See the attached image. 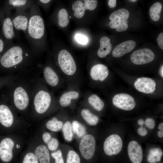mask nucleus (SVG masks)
<instances>
[{
    "label": "nucleus",
    "mask_w": 163,
    "mask_h": 163,
    "mask_svg": "<svg viewBox=\"0 0 163 163\" xmlns=\"http://www.w3.org/2000/svg\"><path fill=\"white\" fill-rule=\"evenodd\" d=\"M35 72L16 75L8 85V103L19 116L28 121Z\"/></svg>",
    "instance_id": "f257e3e1"
},
{
    "label": "nucleus",
    "mask_w": 163,
    "mask_h": 163,
    "mask_svg": "<svg viewBox=\"0 0 163 163\" xmlns=\"http://www.w3.org/2000/svg\"><path fill=\"white\" fill-rule=\"evenodd\" d=\"M57 97L46 85L39 72H35L28 121L40 122L58 105Z\"/></svg>",
    "instance_id": "f03ea898"
},
{
    "label": "nucleus",
    "mask_w": 163,
    "mask_h": 163,
    "mask_svg": "<svg viewBox=\"0 0 163 163\" xmlns=\"http://www.w3.org/2000/svg\"><path fill=\"white\" fill-rule=\"evenodd\" d=\"M30 124L8 103H0V134L26 133Z\"/></svg>",
    "instance_id": "7ed1b4c3"
},
{
    "label": "nucleus",
    "mask_w": 163,
    "mask_h": 163,
    "mask_svg": "<svg viewBox=\"0 0 163 163\" xmlns=\"http://www.w3.org/2000/svg\"><path fill=\"white\" fill-rule=\"evenodd\" d=\"M26 133L0 134V162L13 163L22 151L28 139Z\"/></svg>",
    "instance_id": "20e7f679"
},
{
    "label": "nucleus",
    "mask_w": 163,
    "mask_h": 163,
    "mask_svg": "<svg viewBox=\"0 0 163 163\" xmlns=\"http://www.w3.org/2000/svg\"><path fill=\"white\" fill-rule=\"evenodd\" d=\"M22 50L14 46L7 51L2 56L0 63L4 68L9 69V75L21 74L19 65L23 62Z\"/></svg>",
    "instance_id": "39448f33"
},
{
    "label": "nucleus",
    "mask_w": 163,
    "mask_h": 163,
    "mask_svg": "<svg viewBox=\"0 0 163 163\" xmlns=\"http://www.w3.org/2000/svg\"><path fill=\"white\" fill-rule=\"evenodd\" d=\"M57 61L61 73L64 79H74L77 74V66L75 60L71 54L67 50H63L59 53Z\"/></svg>",
    "instance_id": "423d86ee"
},
{
    "label": "nucleus",
    "mask_w": 163,
    "mask_h": 163,
    "mask_svg": "<svg viewBox=\"0 0 163 163\" xmlns=\"http://www.w3.org/2000/svg\"><path fill=\"white\" fill-rule=\"evenodd\" d=\"M48 87L54 94L62 88L64 79L58 71L50 66H46L38 72Z\"/></svg>",
    "instance_id": "0eeeda50"
},
{
    "label": "nucleus",
    "mask_w": 163,
    "mask_h": 163,
    "mask_svg": "<svg viewBox=\"0 0 163 163\" xmlns=\"http://www.w3.org/2000/svg\"><path fill=\"white\" fill-rule=\"evenodd\" d=\"M39 163H51V155L46 145L35 133L28 140Z\"/></svg>",
    "instance_id": "6e6552de"
},
{
    "label": "nucleus",
    "mask_w": 163,
    "mask_h": 163,
    "mask_svg": "<svg viewBox=\"0 0 163 163\" xmlns=\"http://www.w3.org/2000/svg\"><path fill=\"white\" fill-rule=\"evenodd\" d=\"M123 145L120 137L117 134H112L107 137L104 142V151L108 156L116 155L121 152Z\"/></svg>",
    "instance_id": "1a4fd4ad"
},
{
    "label": "nucleus",
    "mask_w": 163,
    "mask_h": 163,
    "mask_svg": "<svg viewBox=\"0 0 163 163\" xmlns=\"http://www.w3.org/2000/svg\"><path fill=\"white\" fill-rule=\"evenodd\" d=\"M96 141L94 136L88 134L85 135L79 145L81 154L85 159H90L94 156L95 150Z\"/></svg>",
    "instance_id": "9d476101"
},
{
    "label": "nucleus",
    "mask_w": 163,
    "mask_h": 163,
    "mask_svg": "<svg viewBox=\"0 0 163 163\" xmlns=\"http://www.w3.org/2000/svg\"><path fill=\"white\" fill-rule=\"evenodd\" d=\"M81 96V92L78 88L72 87L57 97L58 104L62 107H67L80 99Z\"/></svg>",
    "instance_id": "9b49d317"
},
{
    "label": "nucleus",
    "mask_w": 163,
    "mask_h": 163,
    "mask_svg": "<svg viewBox=\"0 0 163 163\" xmlns=\"http://www.w3.org/2000/svg\"><path fill=\"white\" fill-rule=\"evenodd\" d=\"M44 25L42 18L39 15H34L29 20L28 31L31 37L35 39L41 38L44 32Z\"/></svg>",
    "instance_id": "f8f14e48"
},
{
    "label": "nucleus",
    "mask_w": 163,
    "mask_h": 163,
    "mask_svg": "<svg viewBox=\"0 0 163 163\" xmlns=\"http://www.w3.org/2000/svg\"><path fill=\"white\" fill-rule=\"evenodd\" d=\"M155 57V54L152 50L148 48H144L133 52L131 55L130 59L134 64L141 65L151 62Z\"/></svg>",
    "instance_id": "ddd939ff"
},
{
    "label": "nucleus",
    "mask_w": 163,
    "mask_h": 163,
    "mask_svg": "<svg viewBox=\"0 0 163 163\" xmlns=\"http://www.w3.org/2000/svg\"><path fill=\"white\" fill-rule=\"evenodd\" d=\"M112 102L117 107L125 110H131L136 105L133 98L126 93H120L115 95L113 98Z\"/></svg>",
    "instance_id": "4468645a"
},
{
    "label": "nucleus",
    "mask_w": 163,
    "mask_h": 163,
    "mask_svg": "<svg viewBox=\"0 0 163 163\" xmlns=\"http://www.w3.org/2000/svg\"><path fill=\"white\" fill-rule=\"evenodd\" d=\"M127 152L131 163H142L143 156L142 148L136 141L133 140L129 143Z\"/></svg>",
    "instance_id": "2eb2a0df"
},
{
    "label": "nucleus",
    "mask_w": 163,
    "mask_h": 163,
    "mask_svg": "<svg viewBox=\"0 0 163 163\" xmlns=\"http://www.w3.org/2000/svg\"><path fill=\"white\" fill-rule=\"evenodd\" d=\"M88 74L89 77L91 80L103 82L107 77L109 70L105 65L102 64H97L91 67Z\"/></svg>",
    "instance_id": "dca6fc26"
},
{
    "label": "nucleus",
    "mask_w": 163,
    "mask_h": 163,
    "mask_svg": "<svg viewBox=\"0 0 163 163\" xmlns=\"http://www.w3.org/2000/svg\"><path fill=\"white\" fill-rule=\"evenodd\" d=\"M156 85L154 80L146 77L139 78L134 83V86L138 91L145 94H149L154 92L155 89Z\"/></svg>",
    "instance_id": "f3484780"
},
{
    "label": "nucleus",
    "mask_w": 163,
    "mask_h": 163,
    "mask_svg": "<svg viewBox=\"0 0 163 163\" xmlns=\"http://www.w3.org/2000/svg\"><path fill=\"white\" fill-rule=\"evenodd\" d=\"M136 46V42L132 40L122 42L113 49L112 55L115 57H121L132 51L135 48Z\"/></svg>",
    "instance_id": "a211bd4d"
},
{
    "label": "nucleus",
    "mask_w": 163,
    "mask_h": 163,
    "mask_svg": "<svg viewBox=\"0 0 163 163\" xmlns=\"http://www.w3.org/2000/svg\"><path fill=\"white\" fill-rule=\"evenodd\" d=\"M18 163H39L32 148L27 143L26 149L20 154Z\"/></svg>",
    "instance_id": "6ab92c4d"
},
{
    "label": "nucleus",
    "mask_w": 163,
    "mask_h": 163,
    "mask_svg": "<svg viewBox=\"0 0 163 163\" xmlns=\"http://www.w3.org/2000/svg\"><path fill=\"white\" fill-rule=\"evenodd\" d=\"M100 46L98 49L97 54L101 58L106 57L110 52L112 45L110 39L108 37L103 36L100 40Z\"/></svg>",
    "instance_id": "aec40b11"
},
{
    "label": "nucleus",
    "mask_w": 163,
    "mask_h": 163,
    "mask_svg": "<svg viewBox=\"0 0 163 163\" xmlns=\"http://www.w3.org/2000/svg\"><path fill=\"white\" fill-rule=\"evenodd\" d=\"M63 124V122L55 116L47 120L42 126L51 132H57L62 129Z\"/></svg>",
    "instance_id": "412c9836"
},
{
    "label": "nucleus",
    "mask_w": 163,
    "mask_h": 163,
    "mask_svg": "<svg viewBox=\"0 0 163 163\" xmlns=\"http://www.w3.org/2000/svg\"><path fill=\"white\" fill-rule=\"evenodd\" d=\"M85 99L88 103L98 111H101L104 107L103 101L97 95L94 94H87Z\"/></svg>",
    "instance_id": "4be33fe9"
},
{
    "label": "nucleus",
    "mask_w": 163,
    "mask_h": 163,
    "mask_svg": "<svg viewBox=\"0 0 163 163\" xmlns=\"http://www.w3.org/2000/svg\"><path fill=\"white\" fill-rule=\"evenodd\" d=\"M81 114L83 119L89 124L94 126L98 122L99 118L88 109L84 108L81 111Z\"/></svg>",
    "instance_id": "5701e85b"
},
{
    "label": "nucleus",
    "mask_w": 163,
    "mask_h": 163,
    "mask_svg": "<svg viewBox=\"0 0 163 163\" xmlns=\"http://www.w3.org/2000/svg\"><path fill=\"white\" fill-rule=\"evenodd\" d=\"M163 152L161 148H152L149 151L147 161L150 163H156L160 161Z\"/></svg>",
    "instance_id": "b1692460"
},
{
    "label": "nucleus",
    "mask_w": 163,
    "mask_h": 163,
    "mask_svg": "<svg viewBox=\"0 0 163 163\" xmlns=\"http://www.w3.org/2000/svg\"><path fill=\"white\" fill-rule=\"evenodd\" d=\"M162 6L159 2L154 3L149 9V14L151 19L155 21H158L160 16Z\"/></svg>",
    "instance_id": "393cba45"
},
{
    "label": "nucleus",
    "mask_w": 163,
    "mask_h": 163,
    "mask_svg": "<svg viewBox=\"0 0 163 163\" xmlns=\"http://www.w3.org/2000/svg\"><path fill=\"white\" fill-rule=\"evenodd\" d=\"M3 30L4 36L7 39H11L13 37L14 33L13 24L10 18H7L4 20Z\"/></svg>",
    "instance_id": "a878e982"
},
{
    "label": "nucleus",
    "mask_w": 163,
    "mask_h": 163,
    "mask_svg": "<svg viewBox=\"0 0 163 163\" xmlns=\"http://www.w3.org/2000/svg\"><path fill=\"white\" fill-rule=\"evenodd\" d=\"M72 9L74 11V14L77 18H80L84 15L85 9L84 3L77 0L75 2L72 6Z\"/></svg>",
    "instance_id": "bb28decb"
},
{
    "label": "nucleus",
    "mask_w": 163,
    "mask_h": 163,
    "mask_svg": "<svg viewBox=\"0 0 163 163\" xmlns=\"http://www.w3.org/2000/svg\"><path fill=\"white\" fill-rule=\"evenodd\" d=\"M13 24L15 27L18 30H26L27 25V18L25 16L19 15L13 19Z\"/></svg>",
    "instance_id": "cd10ccee"
},
{
    "label": "nucleus",
    "mask_w": 163,
    "mask_h": 163,
    "mask_svg": "<svg viewBox=\"0 0 163 163\" xmlns=\"http://www.w3.org/2000/svg\"><path fill=\"white\" fill-rule=\"evenodd\" d=\"M62 129L65 139L67 141H71L73 136L71 122L69 121H66L63 124Z\"/></svg>",
    "instance_id": "c85d7f7f"
},
{
    "label": "nucleus",
    "mask_w": 163,
    "mask_h": 163,
    "mask_svg": "<svg viewBox=\"0 0 163 163\" xmlns=\"http://www.w3.org/2000/svg\"><path fill=\"white\" fill-rule=\"evenodd\" d=\"M58 24L61 27H65L67 26L69 22L68 14L65 8L61 9L58 14Z\"/></svg>",
    "instance_id": "c756f323"
},
{
    "label": "nucleus",
    "mask_w": 163,
    "mask_h": 163,
    "mask_svg": "<svg viewBox=\"0 0 163 163\" xmlns=\"http://www.w3.org/2000/svg\"><path fill=\"white\" fill-rule=\"evenodd\" d=\"M129 16V12L125 8H121L117 10L112 13L109 16V19L111 20L114 18H119L127 20Z\"/></svg>",
    "instance_id": "7c9ffc66"
},
{
    "label": "nucleus",
    "mask_w": 163,
    "mask_h": 163,
    "mask_svg": "<svg viewBox=\"0 0 163 163\" xmlns=\"http://www.w3.org/2000/svg\"><path fill=\"white\" fill-rule=\"evenodd\" d=\"M66 163H80V159L78 154L75 151H69L67 157Z\"/></svg>",
    "instance_id": "2f4dec72"
},
{
    "label": "nucleus",
    "mask_w": 163,
    "mask_h": 163,
    "mask_svg": "<svg viewBox=\"0 0 163 163\" xmlns=\"http://www.w3.org/2000/svg\"><path fill=\"white\" fill-rule=\"evenodd\" d=\"M50 155L54 159V163H64L62 152L60 150L58 149L52 152Z\"/></svg>",
    "instance_id": "473e14b6"
},
{
    "label": "nucleus",
    "mask_w": 163,
    "mask_h": 163,
    "mask_svg": "<svg viewBox=\"0 0 163 163\" xmlns=\"http://www.w3.org/2000/svg\"><path fill=\"white\" fill-rule=\"evenodd\" d=\"M59 145V142L58 139L53 137L49 143L46 145L49 151L54 152L57 150Z\"/></svg>",
    "instance_id": "72a5a7b5"
},
{
    "label": "nucleus",
    "mask_w": 163,
    "mask_h": 163,
    "mask_svg": "<svg viewBox=\"0 0 163 163\" xmlns=\"http://www.w3.org/2000/svg\"><path fill=\"white\" fill-rule=\"evenodd\" d=\"M85 10L92 11L97 7L98 2L96 0H85L84 3Z\"/></svg>",
    "instance_id": "f704fd0d"
},
{
    "label": "nucleus",
    "mask_w": 163,
    "mask_h": 163,
    "mask_svg": "<svg viewBox=\"0 0 163 163\" xmlns=\"http://www.w3.org/2000/svg\"><path fill=\"white\" fill-rule=\"evenodd\" d=\"M75 38L76 41L81 44H85L88 42V39L86 36L79 34L75 35Z\"/></svg>",
    "instance_id": "c9c22d12"
},
{
    "label": "nucleus",
    "mask_w": 163,
    "mask_h": 163,
    "mask_svg": "<svg viewBox=\"0 0 163 163\" xmlns=\"http://www.w3.org/2000/svg\"><path fill=\"white\" fill-rule=\"evenodd\" d=\"M86 133V129L82 124L79 122L78 127L76 134L79 137H83Z\"/></svg>",
    "instance_id": "e433bc0d"
},
{
    "label": "nucleus",
    "mask_w": 163,
    "mask_h": 163,
    "mask_svg": "<svg viewBox=\"0 0 163 163\" xmlns=\"http://www.w3.org/2000/svg\"><path fill=\"white\" fill-rule=\"evenodd\" d=\"M145 123L146 126L150 129H152L155 127V121L152 118H147L145 120Z\"/></svg>",
    "instance_id": "4c0bfd02"
},
{
    "label": "nucleus",
    "mask_w": 163,
    "mask_h": 163,
    "mask_svg": "<svg viewBox=\"0 0 163 163\" xmlns=\"http://www.w3.org/2000/svg\"><path fill=\"white\" fill-rule=\"evenodd\" d=\"M26 0H9V3L14 6L23 5L25 4Z\"/></svg>",
    "instance_id": "58836bf2"
},
{
    "label": "nucleus",
    "mask_w": 163,
    "mask_h": 163,
    "mask_svg": "<svg viewBox=\"0 0 163 163\" xmlns=\"http://www.w3.org/2000/svg\"><path fill=\"white\" fill-rule=\"evenodd\" d=\"M128 28V25L127 23L120 24L116 28V30L117 32H122L126 30Z\"/></svg>",
    "instance_id": "ea45409f"
},
{
    "label": "nucleus",
    "mask_w": 163,
    "mask_h": 163,
    "mask_svg": "<svg viewBox=\"0 0 163 163\" xmlns=\"http://www.w3.org/2000/svg\"><path fill=\"white\" fill-rule=\"evenodd\" d=\"M157 42L159 47L163 49V33H161L158 35L157 38Z\"/></svg>",
    "instance_id": "a19ab883"
},
{
    "label": "nucleus",
    "mask_w": 163,
    "mask_h": 163,
    "mask_svg": "<svg viewBox=\"0 0 163 163\" xmlns=\"http://www.w3.org/2000/svg\"><path fill=\"white\" fill-rule=\"evenodd\" d=\"M79 122L76 120H74L72 123V128L73 133L76 134L78 127Z\"/></svg>",
    "instance_id": "79ce46f5"
},
{
    "label": "nucleus",
    "mask_w": 163,
    "mask_h": 163,
    "mask_svg": "<svg viewBox=\"0 0 163 163\" xmlns=\"http://www.w3.org/2000/svg\"><path fill=\"white\" fill-rule=\"evenodd\" d=\"M138 134L141 136H144L147 133V131L145 128L141 126L137 130Z\"/></svg>",
    "instance_id": "37998d69"
},
{
    "label": "nucleus",
    "mask_w": 163,
    "mask_h": 163,
    "mask_svg": "<svg viewBox=\"0 0 163 163\" xmlns=\"http://www.w3.org/2000/svg\"><path fill=\"white\" fill-rule=\"evenodd\" d=\"M116 0H109L108 2V5L110 8H113L116 6Z\"/></svg>",
    "instance_id": "c03bdc74"
},
{
    "label": "nucleus",
    "mask_w": 163,
    "mask_h": 163,
    "mask_svg": "<svg viewBox=\"0 0 163 163\" xmlns=\"http://www.w3.org/2000/svg\"><path fill=\"white\" fill-rule=\"evenodd\" d=\"M138 124L141 126H142L144 123V120L142 119H140L138 121Z\"/></svg>",
    "instance_id": "a18cd8bd"
},
{
    "label": "nucleus",
    "mask_w": 163,
    "mask_h": 163,
    "mask_svg": "<svg viewBox=\"0 0 163 163\" xmlns=\"http://www.w3.org/2000/svg\"><path fill=\"white\" fill-rule=\"evenodd\" d=\"M4 43L2 40L0 39V53L2 51L3 48Z\"/></svg>",
    "instance_id": "49530a36"
},
{
    "label": "nucleus",
    "mask_w": 163,
    "mask_h": 163,
    "mask_svg": "<svg viewBox=\"0 0 163 163\" xmlns=\"http://www.w3.org/2000/svg\"><path fill=\"white\" fill-rule=\"evenodd\" d=\"M157 134L159 137H162L163 136V130H160L158 131Z\"/></svg>",
    "instance_id": "de8ad7c7"
},
{
    "label": "nucleus",
    "mask_w": 163,
    "mask_h": 163,
    "mask_svg": "<svg viewBox=\"0 0 163 163\" xmlns=\"http://www.w3.org/2000/svg\"><path fill=\"white\" fill-rule=\"evenodd\" d=\"M159 73L161 77L162 78H163V65H162L160 67V68L159 70Z\"/></svg>",
    "instance_id": "09e8293b"
},
{
    "label": "nucleus",
    "mask_w": 163,
    "mask_h": 163,
    "mask_svg": "<svg viewBox=\"0 0 163 163\" xmlns=\"http://www.w3.org/2000/svg\"><path fill=\"white\" fill-rule=\"evenodd\" d=\"M158 128L160 130H163V123H160L158 126Z\"/></svg>",
    "instance_id": "8fccbe9b"
},
{
    "label": "nucleus",
    "mask_w": 163,
    "mask_h": 163,
    "mask_svg": "<svg viewBox=\"0 0 163 163\" xmlns=\"http://www.w3.org/2000/svg\"><path fill=\"white\" fill-rule=\"evenodd\" d=\"M40 1L43 3H47L50 1V0H40Z\"/></svg>",
    "instance_id": "3c124183"
},
{
    "label": "nucleus",
    "mask_w": 163,
    "mask_h": 163,
    "mask_svg": "<svg viewBox=\"0 0 163 163\" xmlns=\"http://www.w3.org/2000/svg\"><path fill=\"white\" fill-rule=\"evenodd\" d=\"M129 1H130L131 2H135L137 1V0H129Z\"/></svg>",
    "instance_id": "603ef678"
},
{
    "label": "nucleus",
    "mask_w": 163,
    "mask_h": 163,
    "mask_svg": "<svg viewBox=\"0 0 163 163\" xmlns=\"http://www.w3.org/2000/svg\"><path fill=\"white\" fill-rule=\"evenodd\" d=\"M0 163H1L0 162Z\"/></svg>",
    "instance_id": "864d4df0"
}]
</instances>
